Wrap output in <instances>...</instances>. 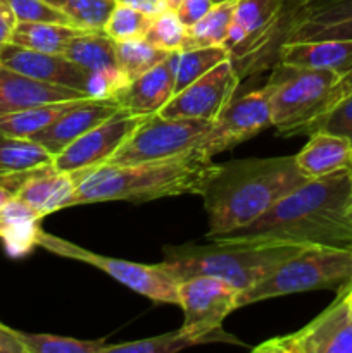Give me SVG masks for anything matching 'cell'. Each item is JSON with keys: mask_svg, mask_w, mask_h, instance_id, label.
<instances>
[{"mask_svg": "<svg viewBox=\"0 0 352 353\" xmlns=\"http://www.w3.org/2000/svg\"><path fill=\"white\" fill-rule=\"evenodd\" d=\"M209 238L352 250V169L307 179L247 226Z\"/></svg>", "mask_w": 352, "mask_h": 353, "instance_id": "obj_1", "label": "cell"}, {"mask_svg": "<svg viewBox=\"0 0 352 353\" xmlns=\"http://www.w3.org/2000/svg\"><path fill=\"white\" fill-rule=\"evenodd\" d=\"M199 148L161 161L130 165L102 164L71 174L75 193L69 207L99 202H150L179 195H200L217 169Z\"/></svg>", "mask_w": 352, "mask_h": 353, "instance_id": "obj_2", "label": "cell"}, {"mask_svg": "<svg viewBox=\"0 0 352 353\" xmlns=\"http://www.w3.org/2000/svg\"><path fill=\"white\" fill-rule=\"evenodd\" d=\"M306 181L295 157L244 159L219 164L200 193L209 221L206 238L247 226Z\"/></svg>", "mask_w": 352, "mask_h": 353, "instance_id": "obj_3", "label": "cell"}, {"mask_svg": "<svg viewBox=\"0 0 352 353\" xmlns=\"http://www.w3.org/2000/svg\"><path fill=\"white\" fill-rule=\"evenodd\" d=\"M207 245L164 248V268L176 281L193 276H216L240 292L252 288L275 272L282 262L306 245L282 241L221 240L206 238Z\"/></svg>", "mask_w": 352, "mask_h": 353, "instance_id": "obj_4", "label": "cell"}, {"mask_svg": "<svg viewBox=\"0 0 352 353\" xmlns=\"http://www.w3.org/2000/svg\"><path fill=\"white\" fill-rule=\"evenodd\" d=\"M342 76L324 69L297 68L276 62L266 83L271 126L280 134H306L307 128L333 107V90Z\"/></svg>", "mask_w": 352, "mask_h": 353, "instance_id": "obj_5", "label": "cell"}, {"mask_svg": "<svg viewBox=\"0 0 352 353\" xmlns=\"http://www.w3.org/2000/svg\"><path fill=\"white\" fill-rule=\"evenodd\" d=\"M352 281L351 248L306 245L252 288L238 293V309L268 299L313 292L344 290Z\"/></svg>", "mask_w": 352, "mask_h": 353, "instance_id": "obj_6", "label": "cell"}, {"mask_svg": "<svg viewBox=\"0 0 352 353\" xmlns=\"http://www.w3.org/2000/svg\"><path fill=\"white\" fill-rule=\"evenodd\" d=\"M286 9L289 0H237L223 47L240 78L278 62Z\"/></svg>", "mask_w": 352, "mask_h": 353, "instance_id": "obj_7", "label": "cell"}, {"mask_svg": "<svg viewBox=\"0 0 352 353\" xmlns=\"http://www.w3.org/2000/svg\"><path fill=\"white\" fill-rule=\"evenodd\" d=\"M238 293L240 290L216 276H193L179 281L178 305L185 314L182 333L197 345L209 341L238 343L221 331L223 321L238 309Z\"/></svg>", "mask_w": 352, "mask_h": 353, "instance_id": "obj_8", "label": "cell"}, {"mask_svg": "<svg viewBox=\"0 0 352 353\" xmlns=\"http://www.w3.org/2000/svg\"><path fill=\"white\" fill-rule=\"evenodd\" d=\"M38 247L45 248L50 254L59 257L71 259V261L83 262V264L93 265L100 269L110 278L119 281L126 288L147 296L157 303H173L178 305V285L179 283L173 278L164 268V264H138V262L121 261V259L106 257V255L95 254L86 248L78 247L68 240L48 234L40 231L38 236Z\"/></svg>", "mask_w": 352, "mask_h": 353, "instance_id": "obj_9", "label": "cell"}, {"mask_svg": "<svg viewBox=\"0 0 352 353\" xmlns=\"http://www.w3.org/2000/svg\"><path fill=\"white\" fill-rule=\"evenodd\" d=\"M213 123L202 119H169L152 114L121 143L107 164L130 165L161 161L193 150L209 133Z\"/></svg>", "mask_w": 352, "mask_h": 353, "instance_id": "obj_10", "label": "cell"}, {"mask_svg": "<svg viewBox=\"0 0 352 353\" xmlns=\"http://www.w3.org/2000/svg\"><path fill=\"white\" fill-rule=\"evenodd\" d=\"M257 353H352V314L347 286L337 300L295 333L266 340L252 348Z\"/></svg>", "mask_w": 352, "mask_h": 353, "instance_id": "obj_11", "label": "cell"}, {"mask_svg": "<svg viewBox=\"0 0 352 353\" xmlns=\"http://www.w3.org/2000/svg\"><path fill=\"white\" fill-rule=\"evenodd\" d=\"M271 126V105L266 86L261 90L231 99L223 112L213 121L209 133L197 145L206 157L237 147L242 141L255 137Z\"/></svg>", "mask_w": 352, "mask_h": 353, "instance_id": "obj_12", "label": "cell"}, {"mask_svg": "<svg viewBox=\"0 0 352 353\" xmlns=\"http://www.w3.org/2000/svg\"><path fill=\"white\" fill-rule=\"evenodd\" d=\"M240 74L231 61H223L199 79L190 83L161 109L169 119H202L213 123L235 97Z\"/></svg>", "mask_w": 352, "mask_h": 353, "instance_id": "obj_13", "label": "cell"}, {"mask_svg": "<svg viewBox=\"0 0 352 353\" xmlns=\"http://www.w3.org/2000/svg\"><path fill=\"white\" fill-rule=\"evenodd\" d=\"M144 119L145 117L133 116L123 109L117 110L109 119L76 138L61 154L55 155L52 164L55 169L68 174L107 164L114 152L140 126Z\"/></svg>", "mask_w": 352, "mask_h": 353, "instance_id": "obj_14", "label": "cell"}, {"mask_svg": "<svg viewBox=\"0 0 352 353\" xmlns=\"http://www.w3.org/2000/svg\"><path fill=\"white\" fill-rule=\"evenodd\" d=\"M311 40H352V0H289L282 45Z\"/></svg>", "mask_w": 352, "mask_h": 353, "instance_id": "obj_15", "label": "cell"}, {"mask_svg": "<svg viewBox=\"0 0 352 353\" xmlns=\"http://www.w3.org/2000/svg\"><path fill=\"white\" fill-rule=\"evenodd\" d=\"M0 65L40 81L88 93L90 72L64 54H45L9 41L0 47Z\"/></svg>", "mask_w": 352, "mask_h": 353, "instance_id": "obj_16", "label": "cell"}, {"mask_svg": "<svg viewBox=\"0 0 352 353\" xmlns=\"http://www.w3.org/2000/svg\"><path fill=\"white\" fill-rule=\"evenodd\" d=\"M121 110V107L113 99H83L69 107L62 116L52 124H48L40 133L33 134L30 140L40 143L52 155H57L71 145L76 138L81 137L97 124L104 123L110 116Z\"/></svg>", "mask_w": 352, "mask_h": 353, "instance_id": "obj_17", "label": "cell"}, {"mask_svg": "<svg viewBox=\"0 0 352 353\" xmlns=\"http://www.w3.org/2000/svg\"><path fill=\"white\" fill-rule=\"evenodd\" d=\"M176 61L178 52H173L150 71L131 79L113 100L133 116L147 117L159 114L175 95Z\"/></svg>", "mask_w": 352, "mask_h": 353, "instance_id": "obj_18", "label": "cell"}, {"mask_svg": "<svg viewBox=\"0 0 352 353\" xmlns=\"http://www.w3.org/2000/svg\"><path fill=\"white\" fill-rule=\"evenodd\" d=\"M88 97L81 90L40 81L0 65V116L43 103L69 102Z\"/></svg>", "mask_w": 352, "mask_h": 353, "instance_id": "obj_19", "label": "cell"}, {"mask_svg": "<svg viewBox=\"0 0 352 353\" xmlns=\"http://www.w3.org/2000/svg\"><path fill=\"white\" fill-rule=\"evenodd\" d=\"M75 188L71 174L59 171L50 162L30 171L16 196L30 205L38 216L45 217L69 207Z\"/></svg>", "mask_w": 352, "mask_h": 353, "instance_id": "obj_20", "label": "cell"}, {"mask_svg": "<svg viewBox=\"0 0 352 353\" xmlns=\"http://www.w3.org/2000/svg\"><path fill=\"white\" fill-rule=\"evenodd\" d=\"M278 62L345 76L352 71V40L289 41L280 45Z\"/></svg>", "mask_w": 352, "mask_h": 353, "instance_id": "obj_21", "label": "cell"}, {"mask_svg": "<svg viewBox=\"0 0 352 353\" xmlns=\"http://www.w3.org/2000/svg\"><path fill=\"white\" fill-rule=\"evenodd\" d=\"M295 157L297 168L307 179L323 178L331 172L352 169V145L340 134L316 131Z\"/></svg>", "mask_w": 352, "mask_h": 353, "instance_id": "obj_22", "label": "cell"}, {"mask_svg": "<svg viewBox=\"0 0 352 353\" xmlns=\"http://www.w3.org/2000/svg\"><path fill=\"white\" fill-rule=\"evenodd\" d=\"M40 219L41 217L17 196L0 207V241L10 257H24L38 247Z\"/></svg>", "mask_w": 352, "mask_h": 353, "instance_id": "obj_23", "label": "cell"}, {"mask_svg": "<svg viewBox=\"0 0 352 353\" xmlns=\"http://www.w3.org/2000/svg\"><path fill=\"white\" fill-rule=\"evenodd\" d=\"M79 28L61 23H16L10 43L45 52V54H64L69 41L79 33Z\"/></svg>", "mask_w": 352, "mask_h": 353, "instance_id": "obj_24", "label": "cell"}, {"mask_svg": "<svg viewBox=\"0 0 352 353\" xmlns=\"http://www.w3.org/2000/svg\"><path fill=\"white\" fill-rule=\"evenodd\" d=\"M64 55L88 72L117 68L116 54H114V40L107 37L104 30L79 31L69 41Z\"/></svg>", "mask_w": 352, "mask_h": 353, "instance_id": "obj_25", "label": "cell"}, {"mask_svg": "<svg viewBox=\"0 0 352 353\" xmlns=\"http://www.w3.org/2000/svg\"><path fill=\"white\" fill-rule=\"evenodd\" d=\"M235 6H237V0L214 3L202 19L193 23L192 26H186L182 50L202 47H223L224 40H226L228 28H230L231 19H233Z\"/></svg>", "mask_w": 352, "mask_h": 353, "instance_id": "obj_26", "label": "cell"}, {"mask_svg": "<svg viewBox=\"0 0 352 353\" xmlns=\"http://www.w3.org/2000/svg\"><path fill=\"white\" fill-rule=\"evenodd\" d=\"M78 100L43 103V105H35L30 109L3 114V116H0V133L16 138H31L33 134L45 130L48 124L54 123L59 116H62Z\"/></svg>", "mask_w": 352, "mask_h": 353, "instance_id": "obj_27", "label": "cell"}, {"mask_svg": "<svg viewBox=\"0 0 352 353\" xmlns=\"http://www.w3.org/2000/svg\"><path fill=\"white\" fill-rule=\"evenodd\" d=\"M52 161L54 155L37 141L0 133V176L31 171Z\"/></svg>", "mask_w": 352, "mask_h": 353, "instance_id": "obj_28", "label": "cell"}, {"mask_svg": "<svg viewBox=\"0 0 352 353\" xmlns=\"http://www.w3.org/2000/svg\"><path fill=\"white\" fill-rule=\"evenodd\" d=\"M114 54H116L117 68L131 81L164 61L169 52L154 47L147 38L141 37L133 38V40L114 41Z\"/></svg>", "mask_w": 352, "mask_h": 353, "instance_id": "obj_29", "label": "cell"}, {"mask_svg": "<svg viewBox=\"0 0 352 353\" xmlns=\"http://www.w3.org/2000/svg\"><path fill=\"white\" fill-rule=\"evenodd\" d=\"M230 54L224 47H202L179 50L175 72V93L182 92L185 86L199 79L223 61H228Z\"/></svg>", "mask_w": 352, "mask_h": 353, "instance_id": "obj_30", "label": "cell"}, {"mask_svg": "<svg viewBox=\"0 0 352 353\" xmlns=\"http://www.w3.org/2000/svg\"><path fill=\"white\" fill-rule=\"evenodd\" d=\"M68 16L71 24L79 30H104L116 0H45Z\"/></svg>", "mask_w": 352, "mask_h": 353, "instance_id": "obj_31", "label": "cell"}, {"mask_svg": "<svg viewBox=\"0 0 352 353\" xmlns=\"http://www.w3.org/2000/svg\"><path fill=\"white\" fill-rule=\"evenodd\" d=\"M26 353H104V340H78L55 334H31L17 331Z\"/></svg>", "mask_w": 352, "mask_h": 353, "instance_id": "obj_32", "label": "cell"}, {"mask_svg": "<svg viewBox=\"0 0 352 353\" xmlns=\"http://www.w3.org/2000/svg\"><path fill=\"white\" fill-rule=\"evenodd\" d=\"M186 26L179 21L178 14L173 9H164L159 14L152 16L150 26H148L145 38L154 47L164 52H179L185 41Z\"/></svg>", "mask_w": 352, "mask_h": 353, "instance_id": "obj_33", "label": "cell"}, {"mask_svg": "<svg viewBox=\"0 0 352 353\" xmlns=\"http://www.w3.org/2000/svg\"><path fill=\"white\" fill-rule=\"evenodd\" d=\"M150 14H145L135 7L124 6V3H116L106 26H104V31L114 41L133 40V38L145 37L148 26H150Z\"/></svg>", "mask_w": 352, "mask_h": 353, "instance_id": "obj_34", "label": "cell"}, {"mask_svg": "<svg viewBox=\"0 0 352 353\" xmlns=\"http://www.w3.org/2000/svg\"><path fill=\"white\" fill-rule=\"evenodd\" d=\"M197 345L190 338L182 333V330L173 331V333L161 334L155 338H147V340L130 341V343L121 345H106L104 353H171L179 352L183 348H188Z\"/></svg>", "mask_w": 352, "mask_h": 353, "instance_id": "obj_35", "label": "cell"}, {"mask_svg": "<svg viewBox=\"0 0 352 353\" xmlns=\"http://www.w3.org/2000/svg\"><path fill=\"white\" fill-rule=\"evenodd\" d=\"M316 131H328V133L340 134L347 138L352 145V93L338 100L328 112L317 117L309 128L306 134H313Z\"/></svg>", "mask_w": 352, "mask_h": 353, "instance_id": "obj_36", "label": "cell"}, {"mask_svg": "<svg viewBox=\"0 0 352 353\" xmlns=\"http://www.w3.org/2000/svg\"><path fill=\"white\" fill-rule=\"evenodd\" d=\"M12 9L16 21H28V23H61L72 26L66 14L55 9L45 0H7Z\"/></svg>", "mask_w": 352, "mask_h": 353, "instance_id": "obj_37", "label": "cell"}, {"mask_svg": "<svg viewBox=\"0 0 352 353\" xmlns=\"http://www.w3.org/2000/svg\"><path fill=\"white\" fill-rule=\"evenodd\" d=\"M213 6V0H183L176 9V14L185 26H192L193 23L202 19Z\"/></svg>", "mask_w": 352, "mask_h": 353, "instance_id": "obj_38", "label": "cell"}, {"mask_svg": "<svg viewBox=\"0 0 352 353\" xmlns=\"http://www.w3.org/2000/svg\"><path fill=\"white\" fill-rule=\"evenodd\" d=\"M16 23V16H14L7 0H0V47L10 41Z\"/></svg>", "mask_w": 352, "mask_h": 353, "instance_id": "obj_39", "label": "cell"}, {"mask_svg": "<svg viewBox=\"0 0 352 353\" xmlns=\"http://www.w3.org/2000/svg\"><path fill=\"white\" fill-rule=\"evenodd\" d=\"M0 353H26L24 345L17 336V331L3 326L2 323H0Z\"/></svg>", "mask_w": 352, "mask_h": 353, "instance_id": "obj_40", "label": "cell"}, {"mask_svg": "<svg viewBox=\"0 0 352 353\" xmlns=\"http://www.w3.org/2000/svg\"><path fill=\"white\" fill-rule=\"evenodd\" d=\"M116 2L135 7V9L141 10V12L145 14H150V16H155V14H159L161 10L168 9L164 0H116Z\"/></svg>", "mask_w": 352, "mask_h": 353, "instance_id": "obj_41", "label": "cell"}, {"mask_svg": "<svg viewBox=\"0 0 352 353\" xmlns=\"http://www.w3.org/2000/svg\"><path fill=\"white\" fill-rule=\"evenodd\" d=\"M349 93H352V71L347 72L345 76H342L340 81H338V85L335 86V90H333V105L338 102V100L344 99L345 95H349Z\"/></svg>", "mask_w": 352, "mask_h": 353, "instance_id": "obj_42", "label": "cell"}, {"mask_svg": "<svg viewBox=\"0 0 352 353\" xmlns=\"http://www.w3.org/2000/svg\"><path fill=\"white\" fill-rule=\"evenodd\" d=\"M14 196H16L14 190L10 188V186L7 185L6 179H3L2 176H0V207L6 205V203L9 202V200H12Z\"/></svg>", "mask_w": 352, "mask_h": 353, "instance_id": "obj_43", "label": "cell"}, {"mask_svg": "<svg viewBox=\"0 0 352 353\" xmlns=\"http://www.w3.org/2000/svg\"><path fill=\"white\" fill-rule=\"evenodd\" d=\"M183 0H164V3H166V7H168V9H173V10H176L179 7V3H182Z\"/></svg>", "mask_w": 352, "mask_h": 353, "instance_id": "obj_44", "label": "cell"}, {"mask_svg": "<svg viewBox=\"0 0 352 353\" xmlns=\"http://www.w3.org/2000/svg\"><path fill=\"white\" fill-rule=\"evenodd\" d=\"M347 303H349V309H351V314H352V296L349 295V286H347Z\"/></svg>", "mask_w": 352, "mask_h": 353, "instance_id": "obj_45", "label": "cell"}, {"mask_svg": "<svg viewBox=\"0 0 352 353\" xmlns=\"http://www.w3.org/2000/svg\"><path fill=\"white\" fill-rule=\"evenodd\" d=\"M349 295L352 296V281H351V285H349Z\"/></svg>", "mask_w": 352, "mask_h": 353, "instance_id": "obj_46", "label": "cell"}, {"mask_svg": "<svg viewBox=\"0 0 352 353\" xmlns=\"http://www.w3.org/2000/svg\"><path fill=\"white\" fill-rule=\"evenodd\" d=\"M214 3H219V2H226V0H213Z\"/></svg>", "mask_w": 352, "mask_h": 353, "instance_id": "obj_47", "label": "cell"}]
</instances>
